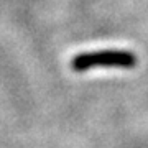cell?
I'll return each instance as SVG.
<instances>
[{
	"label": "cell",
	"instance_id": "cell-1",
	"mask_svg": "<svg viewBox=\"0 0 148 148\" xmlns=\"http://www.w3.org/2000/svg\"><path fill=\"white\" fill-rule=\"evenodd\" d=\"M137 64L138 59L135 53L128 49H104V51L81 53L71 59V69L76 73H84L92 68L133 69Z\"/></svg>",
	"mask_w": 148,
	"mask_h": 148
}]
</instances>
